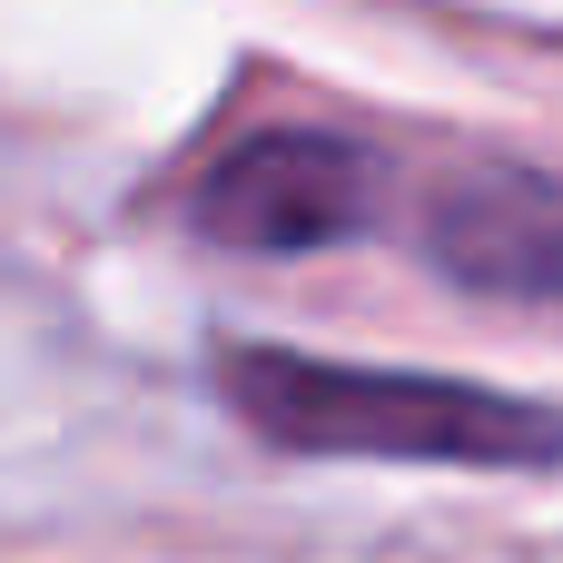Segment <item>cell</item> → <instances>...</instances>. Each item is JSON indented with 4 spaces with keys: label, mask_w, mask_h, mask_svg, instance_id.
Segmentation results:
<instances>
[{
    "label": "cell",
    "mask_w": 563,
    "mask_h": 563,
    "mask_svg": "<svg viewBox=\"0 0 563 563\" xmlns=\"http://www.w3.org/2000/svg\"><path fill=\"white\" fill-rule=\"evenodd\" d=\"M416 247L435 277H455L495 307H563V178L465 168L416 208Z\"/></svg>",
    "instance_id": "cell-3"
},
{
    "label": "cell",
    "mask_w": 563,
    "mask_h": 563,
    "mask_svg": "<svg viewBox=\"0 0 563 563\" xmlns=\"http://www.w3.org/2000/svg\"><path fill=\"white\" fill-rule=\"evenodd\" d=\"M218 386L267 445H297V455H406V465H554L563 455V426L544 406L465 386V376L238 346Z\"/></svg>",
    "instance_id": "cell-1"
},
{
    "label": "cell",
    "mask_w": 563,
    "mask_h": 563,
    "mask_svg": "<svg viewBox=\"0 0 563 563\" xmlns=\"http://www.w3.org/2000/svg\"><path fill=\"white\" fill-rule=\"evenodd\" d=\"M376 208L386 158L346 129H257L188 188V228L238 257H317L336 238H366Z\"/></svg>",
    "instance_id": "cell-2"
}]
</instances>
